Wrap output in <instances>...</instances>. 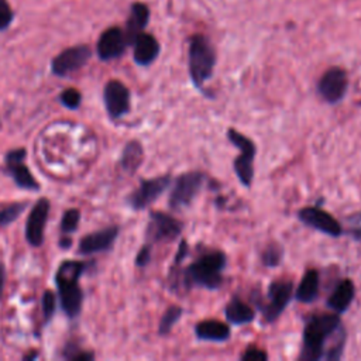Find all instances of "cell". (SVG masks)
I'll return each instance as SVG.
<instances>
[{"label":"cell","instance_id":"1","mask_svg":"<svg viewBox=\"0 0 361 361\" xmlns=\"http://www.w3.org/2000/svg\"><path fill=\"white\" fill-rule=\"evenodd\" d=\"M347 331L340 314L312 313L305 319L300 361H337L343 357Z\"/></svg>","mask_w":361,"mask_h":361},{"label":"cell","instance_id":"2","mask_svg":"<svg viewBox=\"0 0 361 361\" xmlns=\"http://www.w3.org/2000/svg\"><path fill=\"white\" fill-rule=\"evenodd\" d=\"M226 265L227 255L224 251L207 250L182 271H171L169 286L172 290H178L179 286H182L185 290L195 288L216 290L223 285V272Z\"/></svg>","mask_w":361,"mask_h":361},{"label":"cell","instance_id":"3","mask_svg":"<svg viewBox=\"0 0 361 361\" xmlns=\"http://www.w3.org/2000/svg\"><path fill=\"white\" fill-rule=\"evenodd\" d=\"M89 267L87 262L79 259H66L59 264L55 274V283L59 293V302L63 313L69 319H75L82 310L83 293L79 286V278Z\"/></svg>","mask_w":361,"mask_h":361},{"label":"cell","instance_id":"4","mask_svg":"<svg viewBox=\"0 0 361 361\" xmlns=\"http://www.w3.org/2000/svg\"><path fill=\"white\" fill-rule=\"evenodd\" d=\"M216 62L217 55L210 39L203 34L192 35L188 47V72L195 89L204 96V85L212 79Z\"/></svg>","mask_w":361,"mask_h":361},{"label":"cell","instance_id":"5","mask_svg":"<svg viewBox=\"0 0 361 361\" xmlns=\"http://www.w3.org/2000/svg\"><path fill=\"white\" fill-rule=\"evenodd\" d=\"M293 296V282L290 279L272 281L267 289L265 298L252 296L254 303L262 313L265 323H274L288 307Z\"/></svg>","mask_w":361,"mask_h":361},{"label":"cell","instance_id":"6","mask_svg":"<svg viewBox=\"0 0 361 361\" xmlns=\"http://www.w3.org/2000/svg\"><path fill=\"white\" fill-rule=\"evenodd\" d=\"M226 135L227 140L240 151V154L233 161L234 173L244 188H250L254 179V159L257 154L255 142L245 134L231 127L227 128Z\"/></svg>","mask_w":361,"mask_h":361},{"label":"cell","instance_id":"7","mask_svg":"<svg viewBox=\"0 0 361 361\" xmlns=\"http://www.w3.org/2000/svg\"><path fill=\"white\" fill-rule=\"evenodd\" d=\"M206 180L207 175L203 171H188L178 175L169 192L168 206L172 210H183L189 207L203 189Z\"/></svg>","mask_w":361,"mask_h":361},{"label":"cell","instance_id":"8","mask_svg":"<svg viewBox=\"0 0 361 361\" xmlns=\"http://www.w3.org/2000/svg\"><path fill=\"white\" fill-rule=\"evenodd\" d=\"M185 223L172 214L154 210L149 213L147 228H145V243H172L183 231Z\"/></svg>","mask_w":361,"mask_h":361},{"label":"cell","instance_id":"9","mask_svg":"<svg viewBox=\"0 0 361 361\" xmlns=\"http://www.w3.org/2000/svg\"><path fill=\"white\" fill-rule=\"evenodd\" d=\"M171 182H172L171 173L141 179L138 188L134 189L126 197V203L133 210H137V212L144 210L148 206H151L158 197L162 196V193L169 188Z\"/></svg>","mask_w":361,"mask_h":361},{"label":"cell","instance_id":"10","mask_svg":"<svg viewBox=\"0 0 361 361\" xmlns=\"http://www.w3.org/2000/svg\"><path fill=\"white\" fill-rule=\"evenodd\" d=\"M316 90L329 104L340 103L348 90V75L340 66H331L319 78Z\"/></svg>","mask_w":361,"mask_h":361},{"label":"cell","instance_id":"11","mask_svg":"<svg viewBox=\"0 0 361 361\" xmlns=\"http://www.w3.org/2000/svg\"><path fill=\"white\" fill-rule=\"evenodd\" d=\"M298 219L306 226L329 237L338 238L343 235V224L320 206H306L298 210Z\"/></svg>","mask_w":361,"mask_h":361},{"label":"cell","instance_id":"12","mask_svg":"<svg viewBox=\"0 0 361 361\" xmlns=\"http://www.w3.org/2000/svg\"><path fill=\"white\" fill-rule=\"evenodd\" d=\"M25 148L10 149L4 155V171L18 188L35 192L39 189V183L25 165Z\"/></svg>","mask_w":361,"mask_h":361},{"label":"cell","instance_id":"13","mask_svg":"<svg viewBox=\"0 0 361 361\" xmlns=\"http://www.w3.org/2000/svg\"><path fill=\"white\" fill-rule=\"evenodd\" d=\"M131 94L128 87L117 80L111 79L106 83L103 90V102L106 111L109 113L111 120H118L124 117L131 107Z\"/></svg>","mask_w":361,"mask_h":361},{"label":"cell","instance_id":"14","mask_svg":"<svg viewBox=\"0 0 361 361\" xmlns=\"http://www.w3.org/2000/svg\"><path fill=\"white\" fill-rule=\"evenodd\" d=\"M92 51L87 45H75L63 49L51 62V71L59 78H65L87 63Z\"/></svg>","mask_w":361,"mask_h":361},{"label":"cell","instance_id":"15","mask_svg":"<svg viewBox=\"0 0 361 361\" xmlns=\"http://www.w3.org/2000/svg\"><path fill=\"white\" fill-rule=\"evenodd\" d=\"M51 203L47 197L38 199L25 221V240L31 247H41L44 243V228L48 220Z\"/></svg>","mask_w":361,"mask_h":361},{"label":"cell","instance_id":"16","mask_svg":"<svg viewBox=\"0 0 361 361\" xmlns=\"http://www.w3.org/2000/svg\"><path fill=\"white\" fill-rule=\"evenodd\" d=\"M120 233L118 226H109L106 228L89 233L83 235L78 245V252L80 255H92L102 251H109Z\"/></svg>","mask_w":361,"mask_h":361},{"label":"cell","instance_id":"17","mask_svg":"<svg viewBox=\"0 0 361 361\" xmlns=\"http://www.w3.org/2000/svg\"><path fill=\"white\" fill-rule=\"evenodd\" d=\"M127 45L128 42L124 31L118 27H110L99 37L96 52L102 61H111L121 56Z\"/></svg>","mask_w":361,"mask_h":361},{"label":"cell","instance_id":"18","mask_svg":"<svg viewBox=\"0 0 361 361\" xmlns=\"http://www.w3.org/2000/svg\"><path fill=\"white\" fill-rule=\"evenodd\" d=\"M133 58L134 62L140 66H148L151 65L159 55L161 47L158 39L148 32H140L134 41H133Z\"/></svg>","mask_w":361,"mask_h":361},{"label":"cell","instance_id":"19","mask_svg":"<svg viewBox=\"0 0 361 361\" xmlns=\"http://www.w3.org/2000/svg\"><path fill=\"white\" fill-rule=\"evenodd\" d=\"M354 298H355V285L350 278H344L338 281L337 285L333 288L331 293L326 300V305L331 312L341 314L348 310Z\"/></svg>","mask_w":361,"mask_h":361},{"label":"cell","instance_id":"20","mask_svg":"<svg viewBox=\"0 0 361 361\" xmlns=\"http://www.w3.org/2000/svg\"><path fill=\"white\" fill-rule=\"evenodd\" d=\"M195 336L200 341H213V343H224L230 338L231 330L228 324L216 320V319H206L197 322L195 324Z\"/></svg>","mask_w":361,"mask_h":361},{"label":"cell","instance_id":"21","mask_svg":"<svg viewBox=\"0 0 361 361\" xmlns=\"http://www.w3.org/2000/svg\"><path fill=\"white\" fill-rule=\"evenodd\" d=\"M224 316L227 323L233 326H244L255 319V310L238 296H233L224 307Z\"/></svg>","mask_w":361,"mask_h":361},{"label":"cell","instance_id":"22","mask_svg":"<svg viewBox=\"0 0 361 361\" xmlns=\"http://www.w3.org/2000/svg\"><path fill=\"white\" fill-rule=\"evenodd\" d=\"M149 21V8L145 3H133L131 10H130V17L127 20V27H126V38L128 45L133 44L134 38L144 31Z\"/></svg>","mask_w":361,"mask_h":361},{"label":"cell","instance_id":"23","mask_svg":"<svg viewBox=\"0 0 361 361\" xmlns=\"http://www.w3.org/2000/svg\"><path fill=\"white\" fill-rule=\"evenodd\" d=\"M320 290V274L317 269L312 268L302 276L293 296L300 303H312L317 299Z\"/></svg>","mask_w":361,"mask_h":361},{"label":"cell","instance_id":"24","mask_svg":"<svg viewBox=\"0 0 361 361\" xmlns=\"http://www.w3.org/2000/svg\"><path fill=\"white\" fill-rule=\"evenodd\" d=\"M144 161V148L140 141L131 140L128 141L121 152L120 157V166L124 172L133 175L137 172L140 165Z\"/></svg>","mask_w":361,"mask_h":361},{"label":"cell","instance_id":"25","mask_svg":"<svg viewBox=\"0 0 361 361\" xmlns=\"http://www.w3.org/2000/svg\"><path fill=\"white\" fill-rule=\"evenodd\" d=\"M285 257V248L278 241L268 243L261 251V264L267 268H276Z\"/></svg>","mask_w":361,"mask_h":361},{"label":"cell","instance_id":"26","mask_svg":"<svg viewBox=\"0 0 361 361\" xmlns=\"http://www.w3.org/2000/svg\"><path fill=\"white\" fill-rule=\"evenodd\" d=\"M183 314V307L178 306V305H171L164 314L159 319V324H158V334L159 336H166L172 331L173 326L180 320Z\"/></svg>","mask_w":361,"mask_h":361},{"label":"cell","instance_id":"27","mask_svg":"<svg viewBox=\"0 0 361 361\" xmlns=\"http://www.w3.org/2000/svg\"><path fill=\"white\" fill-rule=\"evenodd\" d=\"M27 202H14L0 207V227H7L10 223L16 221L27 209Z\"/></svg>","mask_w":361,"mask_h":361},{"label":"cell","instance_id":"28","mask_svg":"<svg viewBox=\"0 0 361 361\" xmlns=\"http://www.w3.org/2000/svg\"><path fill=\"white\" fill-rule=\"evenodd\" d=\"M343 234L350 235L357 243H361V212L351 213L344 219Z\"/></svg>","mask_w":361,"mask_h":361},{"label":"cell","instance_id":"29","mask_svg":"<svg viewBox=\"0 0 361 361\" xmlns=\"http://www.w3.org/2000/svg\"><path fill=\"white\" fill-rule=\"evenodd\" d=\"M59 103L69 110H76V109H79V106L82 103V94L78 89L68 87L61 92Z\"/></svg>","mask_w":361,"mask_h":361},{"label":"cell","instance_id":"30","mask_svg":"<svg viewBox=\"0 0 361 361\" xmlns=\"http://www.w3.org/2000/svg\"><path fill=\"white\" fill-rule=\"evenodd\" d=\"M80 220V212L78 209H68L61 220V231L63 234H71L76 231Z\"/></svg>","mask_w":361,"mask_h":361},{"label":"cell","instance_id":"31","mask_svg":"<svg viewBox=\"0 0 361 361\" xmlns=\"http://www.w3.org/2000/svg\"><path fill=\"white\" fill-rule=\"evenodd\" d=\"M41 307H42V317L45 322H49L55 313L56 309V299H55V293L49 289H47L42 293V299H41Z\"/></svg>","mask_w":361,"mask_h":361},{"label":"cell","instance_id":"32","mask_svg":"<svg viewBox=\"0 0 361 361\" xmlns=\"http://www.w3.org/2000/svg\"><path fill=\"white\" fill-rule=\"evenodd\" d=\"M268 358L269 357H268V353L265 350L254 347V345L247 347L245 351L240 354L241 361H267Z\"/></svg>","mask_w":361,"mask_h":361},{"label":"cell","instance_id":"33","mask_svg":"<svg viewBox=\"0 0 361 361\" xmlns=\"http://www.w3.org/2000/svg\"><path fill=\"white\" fill-rule=\"evenodd\" d=\"M152 259V244L145 243L137 252L135 255V265L138 268H144L147 267Z\"/></svg>","mask_w":361,"mask_h":361},{"label":"cell","instance_id":"34","mask_svg":"<svg viewBox=\"0 0 361 361\" xmlns=\"http://www.w3.org/2000/svg\"><path fill=\"white\" fill-rule=\"evenodd\" d=\"M13 21V11L6 0H0V30H6Z\"/></svg>","mask_w":361,"mask_h":361},{"label":"cell","instance_id":"35","mask_svg":"<svg viewBox=\"0 0 361 361\" xmlns=\"http://www.w3.org/2000/svg\"><path fill=\"white\" fill-rule=\"evenodd\" d=\"M189 254V244L186 240H180L179 245H178V250H176V254L173 257V264L171 267V269H175V268H179L180 264L183 262V259H186Z\"/></svg>","mask_w":361,"mask_h":361},{"label":"cell","instance_id":"36","mask_svg":"<svg viewBox=\"0 0 361 361\" xmlns=\"http://www.w3.org/2000/svg\"><path fill=\"white\" fill-rule=\"evenodd\" d=\"M92 360H94V354L92 351H85V350L79 351L73 358V361H92Z\"/></svg>","mask_w":361,"mask_h":361},{"label":"cell","instance_id":"37","mask_svg":"<svg viewBox=\"0 0 361 361\" xmlns=\"http://www.w3.org/2000/svg\"><path fill=\"white\" fill-rule=\"evenodd\" d=\"M4 285H6V267L3 262H0V299L4 292Z\"/></svg>","mask_w":361,"mask_h":361},{"label":"cell","instance_id":"38","mask_svg":"<svg viewBox=\"0 0 361 361\" xmlns=\"http://www.w3.org/2000/svg\"><path fill=\"white\" fill-rule=\"evenodd\" d=\"M58 244H59V247H61L62 250H66V248H69V247L72 245V238H71V237H66V235H62Z\"/></svg>","mask_w":361,"mask_h":361},{"label":"cell","instance_id":"39","mask_svg":"<svg viewBox=\"0 0 361 361\" xmlns=\"http://www.w3.org/2000/svg\"><path fill=\"white\" fill-rule=\"evenodd\" d=\"M37 357H38V353L32 350L30 354H25L23 358H24V360H34V358H37Z\"/></svg>","mask_w":361,"mask_h":361}]
</instances>
